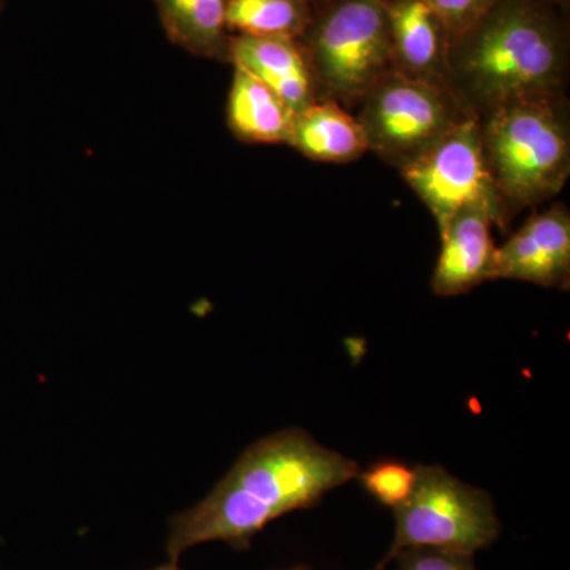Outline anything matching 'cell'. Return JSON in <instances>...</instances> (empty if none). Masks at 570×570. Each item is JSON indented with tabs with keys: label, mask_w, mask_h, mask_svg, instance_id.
<instances>
[{
	"label": "cell",
	"mask_w": 570,
	"mask_h": 570,
	"mask_svg": "<svg viewBox=\"0 0 570 570\" xmlns=\"http://www.w3.org/2000/svg\"><path fill=\"white\" fill-rule=\"evenodd\" d=\"M397 171L433 214L439 234L468 205H489L509 225L508 209L487 168L478 116L464 119Z\"/></svg>",
	"instance_id": "7"
},
{
	"label": "cell",
	"mask_w": 570,
	"mask_h": 570,
	"mask_svg": "<svg viewBox=\"0 0 570 570\" xmlns=\"http://www.w3.org/2000/svg\"><path fill=\"white\" fill-rule=\"evenodd\" d=\"M425 2L444 24L452 43L469 29L474 28L497 6L498 0H425Z\"/></svg>",
	"instance_id": "17"
},
{
	"label": "cell",
	"mask_w": 570,
	"mask_h": 570,
	"mask_svg": "<svg viewBox=\"0 0 570 570\" xmlns=\"http://www.w3.org/2000/svg\"><path fill=\"white\" fill-rule=\"evenodd\" d=\"M228 0H153L167 39L197 58L230 63Z\"/></svg>",
	"instance_id": "14"
},
{
	"label": "cell",
	"mask_w": 570,
	"mask_h": 570,
	"mask_svg": "<svg viewBox=\"0 0 570 570\" xmlns=\"http://www.w3.org/2000/svg\"><path fill=\"white\" fill-rule=\"evenodd\" d=\"M288 146L324 164L355 163L370 151L356 116L332 100H318L296 112Z\"/></svg>",
	"instance_id": "12"
},
{
	"label": "cell",
	"mask_w": 570,
	"mask_h": 570,
	"mask_svg": "<svg viewBox=\"0 0 570 570\" xmlns=\"http://www.w3.org/2000/svg\"><path fill=\"white\" fill-rule=\"evenodd\" d=\"M295 112L268 86L242 67L234 66L227 100V126L249 145H287Z\"/></svg>",
	"instance_id": "13"
},
{
	"label": "cell",
	"mask_w": 570,
	"mask_h": 570,
	"mask_svg": "<svg viewBox=\"0 0 570 570\" xmlns=\"http://www.w3.org/2000/svg\"><path fill=\"white\" fill-rule=\"evenodd\" d=\"M493 225L505 228L504 220L489 205H468L450 219L439 234L442 249L434 268V294L456 296L466 294L485 281L493 279Z\"/></svg>",
	"instance_id": "9"
},
{
	"label": "cell",
	"mask_w": 570,
	"mask_h": 570,
	"mask_svg": "<svg viewBox=\"0 0 570 570\" xmlns=\"http://www.w3.org/2000/svg\"><path fill=\"white\" fill-rule=\"evenodd\" d=\"M400 570H475L474 557L431 549L401 551L395 558Z\"/></svg>",
	"instance_id": "18"
},
{
	"label": "cell",
	"mask_w": 570,
	"mask_h": 570,
	"mask_svg": "<svg viewBox=\"0 0 570 570\" xmlns=\"http://www.w3.org/2000/svg\"><path fill=\"white\" fill-rule=\"evenodd\" d=\"M542 2L549 3L553 9L560 10L568 17L570 11V0H542Z\"/></svg>",
	"instance_id": "19"
},
{
	"label": "cell",
	"mask_w": 570,
	"mask_h": 570,
	"mask_svg": "<svg viewBox=\"0 0 570 570\" xmlns=\"http://www.w3.org/2000/svg\"><path fill=\"white\" fill-rule=\"evenodd\" d=\"M151 570H183L178 566V561H170L167 562V564L159 566V568L151 569Z\"/></svg>",
	"instance_id": "20"
},
{
	"label": "cell",
	"mask_w": 570,
	"mask_h": 570,
	"mask_svg": "<svg viewBox=\"0 0 570 570\" xmlns=\"http://www.w3.org/2000/svg\"><path fill=\"white\" fill-rule=\"evenodd\" d=\"M493 279L523 281L549 288L570 284V213L558 204L535 213L494 255Z\"/></svg>",
	"instance_id": "8"
},
{
	"label": "cell",
	"mask_w": 570,
	"mask_h": 570,
	"mask_svg": "<svg viewBox=\"0 0 570 570\" xmlns=\"http://www.w3.org/2000/svg\"><path fill=\"white\" fill-rule=\"evenodd\" d=\"M230 63L268 86L295 115L322 100L313 67L298 40L234 36Z\"/></svg>",
	"instance_id": "11"
},
{
	"label": "cell",
	"mask_w": 570,
	"mask_h": 570,
	"mask_svg": "<svg viewBox=\"0 0 570 570\" xmlns=\"http://www.w3.org/2000/svg\"><path fill=\"white\" fill-rule=\"evenodd\" d=\"M322 100L348 111L392 69L387 0H335L314 10L303 33Z\"/></svg>",
	"instance_id": "4"
},
{
	"label": "cell",
	"mask_w": 570,
	"mask_h": 570,
	"mask_svg": "<svg viewBox=\"0 0 570 570\" xmlns=\"http://www.w3.org/2000/svg\"><path fill=\"white\" fill-rule=\"evenodd\" d=\"M355 116L370 151L401 170L474 115L452 89L390 70L363 97Z\"/></svg>",
	"instance_id": "6"
},
{
	"label": "cell",
	"mask_w": 570,
	"mask_h": 570,
	"mask_svg": "<svg viewBox=\"0 0 570 570\" xmlns=\"http://www.w3.org/2000/svg\"><path fill=\"white\" fill-rule=\"evenodd\" d=\"M479 121L487 168L510 217L564 189L570 176L568 96L499 105Z\"/></svg>",
	"instance_id": "3"
},
{
	"label": "cell",
	"mask_w": 570,
	"mask_h": 570,
	"mask_svg": "<svg viewBox=\"0 0 570 570\" xmlns=\"http://www.w3.org/2000/svg\"><path fill=\"white\" fill-rule=\"evenodd\" d=\"M307 2L313 6L314 10L321 9V7L326 6V3L335 2V0H307Z\"/></svg>",
	"instance_id": "21"
},
{
	"label": "cell",
	"mask_w": 570,
	"mask_h": 570,
	"mask_svg": "<svg viewBox=\"0 0 570 570\" xmlns=\"http://www.w3.org/2000/svg\"><path fill=\"white\" fill-rule=\"evenodd\" d=\"M6 9V0H0V13Z\"/></svg>",
	"instance_id": "23"
},
{
	"label": "cell",
	"mask_w": 570,
	"mask_h": 570,
	"mask_svg": "<svg viewBox=\"0 0 570 570\" xmlns=\"http://www.w3.org/2000/svg\"><path fill=\"white\" fill-rule=\"evenodd\" d=\"M392 69L449 88L450 39L425 0H387Z\"/></svg>",
	"instance_id": "10"
},
{
	"label": "cell",
	"mask_w": 570,
	"mask_h": 570,
	"mask_svg": "<svg viewBox=\"0 0 570 570\" xmlns=\"http://www.w3.org/2000/svg\"><path fill=\"white\" fill-rule=\"evenodd\" d=\"M356 479L371 497L385 508L395 510L411 497L417 471L401 461L384 460L360 471Z\"/></svg>",
	"instance_id": "16"
},
{
	"label": "cell",
	"mask_w": 570,
	"mask_h": 570,
	"mask_svg": "<svg viewBox=\"0 0 570 570\" xmlns=\"http://www.w3.org/2000/svg\"><path fill=\"white\" fill-rule=\"evenodd\" d=\"M414 490L395 512L392 547L373 570H385L401 551L431 549L471 554L501 534L493 499L441 466H417Z\"/></svg>",
	"instance_id": "5"
},
{
	"label": "cell",
	"mask_w": 570,
	"mask_h": 570,
	"mask_svg": "<svg viewBox=\"0 0 570 570\" xmlns=\"http://www.w3.org/2000/svg\"><path fill=\"white\" fill-rule=\"evenodd\" d=\"M360 466L318 444L303 430H284L255 442L236 460L212 493L170 520L167 554L206 542L246 550L266 524L313 508L328 491L351 482Z\"/></svg>",
	"instance_id": "1"
},
{
	"label": "cell",
	"mask_w": 570,
	"mask_h": 570,
	"mask_svg": "<svg viewBox=\"0 0 570 570\" xmlns=\"http://www.w3.org/2000/svg\"><path fill=\"white\" fill-rule=\"evenodd\" d=\"M568 17L542 0H498L449 50V86L471 115L499 105L564 97Z\"/></svg>",
	"instance_id": "2"
},
{
	"label": "cell",
	"mask_w": 570,
	"mask_h": 570,
	"mask_svg": "<svg viewBox=\"0 0 570 570\" xmlns=\"http://www.w3.org/2000/svg\"><path fill=\"white\" fill-rule=\"evenodd\" d=\"M284 570H311L309 568H305V566H296V568L284 569Z\"/></svg>",
	"instance_id": "22"
},
{
	"label": "cell",
	"mask_w": 570,
	"mask_h": 570,
	"mask_svg": "<svg viewBox=\"0 0 570 570\" xmlns=\"http://www.w3.org/2000/svg\"><path fill=\"white\" fill-rule=\"evenodd\" d=\"M314 18L307 0H228L225 24L232 36L299 40Z\"/></svg>",
	"instance_id": "15"
}]
</instances>
